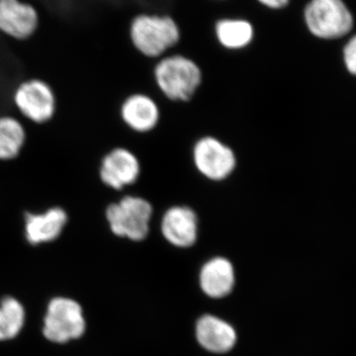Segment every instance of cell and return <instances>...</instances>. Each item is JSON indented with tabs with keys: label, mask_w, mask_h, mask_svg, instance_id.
Returning <instances> with one entry per match:
<instances>
[{
	"label": "cell",
	"mask_w": 356,
	"mask_h": 356,
	"mask_svg": "<svg viewBox=\"0 0 356 356\" xmlns=\"http://www.w3.org/2000/svg\"><path fill=\"white\" fill-rule=\"evenodd\" d=\"M161 232L166 241L175 247H191L197 240V216L188 207L170 208L161 221Z\"/></svg>",
	"instance_id": "9c48e42d"
},
{
	"label": "cell",
	"mask_w": 356,
	"mask_h": 356,
	"mask_svg": "<svg viewBox=\"0 0 356 356\" xmlns=\"http://www.w3.org/2000/svg\"><path fill=\"white\" fill-rule=\"evenodd\" d=\"M235 284L234 267L228 259L216 257L202 267L200 285L211 298H222L231 293Z\"/></svg>",
	"instance_id": "4fadbf2b"
},
{
	"label": "cell",
	"mask_w": 356,
	"mask_h": 356,
	"mask_svg": "<svg viewBox=\"0 0 356 356\" xmlns=\"http://www.w3.org/2000/svg\"><path fill=\"white\" fill-rule=\"evenodd\" d=\"M154 76L168 98L184 102L191 99L202 79L197 65L182 56L163 58L156 65Z\"/></svg>",
	"instance_id": "7a4b0ae2"
},
{
	"label": "cell",
	"mask_w": 356,
	"mask_h": 356,
	"mask_svg": "<svg viewBox=\"0 0 356 356\" xmlns=\"http://www.w3.org/2000/svg\"><path fill=\"white\" fill-rule=\"evenodd\" d=\"M194 163L204 177L212 180L228 177L236 166L233 151L215 138H203L194 147Z\"/></svg>",
	"instance_id": "8992f818"
},
{
	"label": "cell",
	"mask_w": 356,
	"mask_h": 356,
	"mask_svg": "<svg viewBox=\"0 0 356 356\" xmlns=\"http://www.w3.org/2000/svg\"><path fill=\"white\" fill-rule=\"evenodd\" d=\"M122 118L129 127L138 132H147L156 127L159 118L158 106L146 95L129 97L121 110Z\"/></svg>",
	"instance_id": "5bb4252c"
},
{
	"label": "cell",
	"mask_w": 356,
	"mask_h": 356,
	"mask_svg": "<svg viewBox=\"0 0 356 356\" xmlns=\"http://www.w3.org/2000/svg\"><path fill=\"white\" fill-rule=\"evenodd\" d=\"M25 311L19 301L6 297L0 303V341L14 339L22 330Z\"/></svg>",
	"instance_id": "e0dca14e"
},
{
	"label": "cell",
	"mask_w": 356,
	"mask_h": 356,
	"mask_svg": "<svg viewBox=\"0 0 356 356\" xmlns=\"http://www.w3.org/2000/svg\"><path fill=\"white\" fill-rule=\"evenodd\" d=\"M198 343L206 350L214 353H228L236 341L235 329L214 316H204L196 325Z\"/></svg>",
	"instance_id": "7c38bea8"
},
{
	"label": "cell",
	"mask_w": 356,
	"mask_h": 356,
	"mask_svg": "<svg viewBox=\"0 0 356 356\" xmlns=\"http://www.w3.org/2000/svg\"><path fill=\"white\" fill-rule=\"evenodd\" d=\"M14 100L21 113L35 123H44L55 113V95L48 84L38 79L21 84Z\"/></svg>",
	"instance_id": "52a82bcc"
},
{
	"label": "cell",
	"mask_w": 356,
	"mask_h": 356,
	"mask_svg": "<svg viewBox=\"0 0 356 356\" xmlns=\"http://www.w3.org/2000/svg\"><path fill=\"white\" fill-rule=\"evenodd\" d=\"M307 31L320 41H341L353 32V14L343 0H308L303 8Z\"/></svg>",
	"instance_id": "6da1fadb"
},
{
	"label": "cell",
	"mask_w": 356,
	"mask_h": 356,
	"mask_svg": "<svg viewBox=\"0 0 356 356\" xmlns=\"http://www.w3.org/2000/svg\"><path fill=\"white\" fill-rule=\"evenodd\" d=\"M341 60L346 70L356 76V33L351 34L344 41L341 48Z\"/></svg>",
	"instance_id": "ac0fdd59"
},
{
	"label": "cell",
	"mask_w": 356,
	"mask_h": 356,
	"mask_svg": "<svg viewBox=\"0 0 356 356\" xmlns=\"http://www.w3.org/2000/svg\"><path fill=\"white\" fill-rule=\"evenodd\" d=\"M100 178L109 187L120 191L137 180L140 163L135 154L125 149H115L102 161Z\"/></svg>",
	"instance_id": "30bf717a"
},
{
	"label": "cell",
	"mask_w": 356,
	"mask_h": 356,
	"mask_svg": "<svg viewBox=\"0 0 356 356\" xmlns=\"http://www.w3.org/2000/svg\"><path fill=\"white\" fill-rule=\"evenodd\" d=\"M67 222V213L60 207L51 208L42 214L26 213V238L34 245L55 241L62 234Z\"/></svg>",
	"instance_id": "8fae6325"
},
{
	"label": "cell",
	"mask_w": 356,
	"mask_h": 356,
	"mask_svg": "<svg viewBox=\"0 0 356 356\" xmlns=\"http://www.w3.org/2000/svg\"><path fill=\"white\" fill-rule=\"evenodd\" d=\"M86 332L83 309L67 298L51 300L44 316L43 334L49 341L65 343L79 339Z\"/></svg>",
	"instance_id": "5b68a950"
},
{
	"label": "cell",
	"mask_w": 356,
	"mask_h": 356,
	"mask_svg": "<svg viewBox=\"0 0 356 356\" xmlns=\"http://www.w3.org/2000/svg\"><path fill=\"white\" fill-rule=\"evenodd\" d=\"M39 13L21 0H0V31L14 39L31 37L38 29Z\"/></svg>",
	"instance_id": "ba28073f"
},
{
	"label": "cell",
	"mask_w": 356,
	"mask_h": 356,
	"mask_svg": "<svg viewBox=\"0 0 356 356\" xmlns=\"http://www.w3.org/2000/svg\"><path fill=\"white\" fill-rule=\"evenodd\" d=\"M25 142L22 125L10 117L0 118V159H13L19 154Z\"/></svg>",
	"instance_id": "2e32d148"
},
{
	"label": "cell",
	"mask_w": 356,
	"mask_h": 356,
	"mask_svg": "<svg viewBox=\"0 0 356 356\" xmlns=\"http://www.w3.org/2000/svg\"><path fill=\"white\" fill-rule=\"evenodd\" d=\"M216 35L226 48H245L254 38V28L245 20L222 19L216 24Z\"/></svg>",
	"instance_id": "9a60e30c"
},
{
	"label": "cell",
	"mask_w": 356,
	"mask_h": 356,
	"mask_svg": "<svg viewBox=\"0 0 356 356\" xmlns=\"http://www.w3.org/2000/svg\"><path fill=\"white\" fill-rule=\"evenodd\" d=\"M130 33L136 48L147 57L161 56L179 40L177 23L166 16H138Z\"/></svg>",
	"instance_id": "3957f363"
},
{
	"label": "cell",
	"mask_w": 356,
	"mask_h": 356,
	"mask_svg": "<svg viewBox=\"0 0 356 356\" xmlns=\"http://www.w3.org/2000/svg\"><path fill=\"white\" fill-rule=\"evenodd\" d=\"M264 6L273 9L285 8L291 0H259Z\"/></svg>",
	"instance_id": "d6986e66"
},
{
	"label": "cell",
	"mask_w": 356,
	"mask_h": 356,
	"mask_svg": "<svg viewBox=\"0 0 356 356\" xmlns=\"http://www.w3.org/2000/svg\"><path fill=\"white\" fill-rule=\"evenodd\" d=\"M153 207L145 199L126 196L106 210L107 221L115 235L143 241L149 234Z\"/></svg>",
	"instance_id": "277c9868"
}]
</instances>
